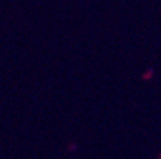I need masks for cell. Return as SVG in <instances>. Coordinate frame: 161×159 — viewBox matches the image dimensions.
<instances>
[]
</instances>
